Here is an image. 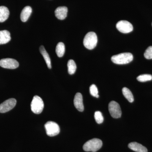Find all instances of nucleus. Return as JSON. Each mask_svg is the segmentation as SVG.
I'll return each mask as SVG.
<instances>
[{
  "mask_svg": "<svg viewBox=\"0 0 152 152\" xmlns=\"http://www.w3.org/2000/svg\"><path fill=\"white\" fill-rule=\"evenodd\" d=\"M133 56L131 53H125L115 55L112 57V61L117 64H125L132 61Z\"/></svg>",
  "mask_w": 152,
  "mask_h": 152,
  "instance_id": "f257e3e1",
  "label": "nucleus"
},
{
  "mask_svg": "<svg viewBox=\"0 0 152 152\" xmlns=\"http://www.w3.org/2000/svg\"><path fill=\"white\" fill-rule=\"evenodd\" d=\"M102 146V142L100 139L94 138L88 141L84 145L83 149L87 152H96Z\"/></svg>",
  "mask_w": 152,
  "mask_h": 152,
  "instance_id": "f03ea898",
  "label": "nucleus"
},
{
  "mask_svg": "<svg viewBox=\"0 0 152 152\" xmlns=\"http://www.w3.org/2000/svg\"><path fill=\"white\" fill-rule=\"evenodd\" d=\"M97 37L96 33L90 32L87 33L83 40V45L86 48L92 50L94 48L97 43Z\"/></svg>",
  "mask_w": 152,
  "mask_h": 152,
  "instance_id": "7ed1b4c3",
  "label": "nucleus"
},
{
  "mask_svg": "<svg viewBox=\"0 0 152 152\" xmlns=\"http://www.w3.org/2000/svg\"><path fill=\"white\" fill-rule=\"evenodd\" d=\"M31 110L34 113L40 114L42 112L44 107L43 101L39 96H34L31 103Z\"/></svg>",
  "mask_w": 152,
  "mask_h": 152,
  "instance_id": "20e7f679",
  "label": "nucleus"
},
{
  "mask_svg": "<svg viewBox=\"0 0 152 152\" xmlns=\"http://www.w3.org/2000/svg\"><path fill=\"white\" fill-rule=\"evenodd\" d=\"M47 134L50 137H54L59 134L60 129L58 125L53 121H48L45 125Z\"/></svg>",
  "mask_w": 152,
  "mask_h": 152,
  "instance_id": "39448f33",
  "label": "nucleus"
},
{
  "mask_svg": "<svg viewBox=\"0 0 152 152\" xmlns=\"http://www.w3.org/2000/svg\"><path fill=\"white\" fill-rule=\"evenodd\" d=\"M109 110L111 115L114 118H118L121 116V107L115 101H112L109 104Z\"/></svg>",
  "mask_w": 152,
  "mask_h": 152,
  "instance_id": "423d86ee",
  "label": "nucleus"
},
{
  "mask_svg": "<svg viewBox=\"0 0 152 152\" xmlns=\"http://www.w3.org/2000/svg\"><path fill=\"white\" fill-rule=\"evenodd\" d=\"M117 29L121 32L127 34L132 32L133 30L132 25L126 20L120 21L116 24Z\"/></svg>",
  "mask_w": 152,
  "mask_h": 152,
  "instance_id": "0eeeda50",
  "label": "nucleus"
},
{
  "mask_svg": "<svg viewBox=\"0 0 152 152\" xmlns=\"http://www.w3.org/2000/svg\"><path fill=\"white\" fill-rule=\"evenodd\" d=\"M17 101L14 98L7 100L0 104V113H5L12 110L16 104Z\"/></svg>",
  "mask_w": 152,
  "mask_h": 152,
  "instance_id": "6e6552de",
  "label": "nucleus"
},
{
  "mask_svg": "<svg viewBox=\"0 0 152 152\" xmlns=\"http://www.w3.org/2000/svg\"><path fill=\"white\" fill-rule=\"evenodd\" d=\"M19 66V63L14 59L7 58L0 60V66L5 69H15Z\"/></svg>",
  "mask_w": 152,
  "mask_h": 152,
  "instance_id": "1a4fd4ad",
  "label": "nucleus"
},
{
  "mask_svg": "<svg viewBox=\"0 0 152 152\" xmlns=\"http://www.w3.org/2000/svg\"><path fill=\"white\" fill-rule=\"evenodd\" d=\"M74 104L76 108L80 112L83 111L84 107L83 103V96L81 94L77 93L76 94L74 100Z\"/></svg>",
  "mask_w": 152,
  "mask_h": 152,
  "instance_id": "9d476101",
  "label": "nucleus"
},
{
  "mask_svg": "<svg viewBox=\"0 0 152 152\" xmlns=\"http://www.w3.org/2000/svg\"><path fill=\"white\" fill-rule=\"evenodd\" d=\"M68 8L66 7H60L55 10L56 17L60 20H64L67 15Z\"/></svg>",
  "mask_w": 152,
  "mask_h": 152,
  "instance_id": "9b49d317",
  "label": "nucleus"
},
{
  "mask_svg": "<svg viewBox=\"0 0 152 152\" xmlns=\"http://www.w3.org/2000/svg\"><path fill=\"white\" fill-rule=\"evenodd\" d=\"M128 147L130 149L136 152H148L145 147L137 142H132L129 144Z\"/></svg>",
  "mask_w": 152,
  "mask_h": 152,
  "instance_id": "f8f14e48",
  "label": "nucleus"
},
{
  "mask_svg": "<svg viewBox=\"0 0 152 152\" xmlns=\"http://www.w3.org/2000/svg\"><path fill=\"white\" fill-rule=\"evenodd\" d=\"M10 33L7 30L0 31V45L8 43L11 40Z\"/></svg>",
  "mask_w": 152,
  "mask_h": 152,
  "instance_id": "ddd939ff",
  "label": "nucleus"
},
{
  "mask_svg": "<svg viewBox=\"0 0 152 152\" xmlns=\"http://www.w3.org/2000/svg\"><path fill=\"white\" fill-rule=\"evenodd\" d=\"M32 10L29 6H27L23 9L20 15V19L22 21L26 22L28 20L31 14Z\"/></svg>",
  "mask_w": 152,
  "mask_h": 152,
  "instance_id": "4468645a",
  "label": "nucleus"
},
{
  "mask_svg": "<svg viewBox=\"0 0 152 152\" xmlns=\"http://www.w3.org/2000/svg\"><path fill=\"white\" fill-rule=\"evenodd\" d=\"M10 15V11L7 7L4 6L0 7V23L5 21L8 18Z\"/></svg>",
  "mask_w": 152,
  "mask_h": 152,
  "instance_id": "2eb2a0df",
  "label": "nucleus"
},
{
  "mask_svg": "<svg viewBox=\"0 0 152 152\" xmlns=\"http://www.w3.org/2000/svg\"><path fill=\"white\" fill-rule=\"evenodd\" d=\"M39 51L46 63L48 68L50 69H51V63L50 58L48 54L45 49V47L43 46H41L39 48Z\"/></svg>",
  "mask_w": 152,
  "mask_h": 152,
  "instance_id": "dca6fc26",
  "label": "nucleus"
},
{
  "mask_svg": "<svg viewBox=\"0 0 152 152\" xmlns=\"http://www.w3.org/2000/svg\"><path fill=\"white\" fill-rule=\"evenodd\" d=\"M56 51L58 57H60V58L63 57L64 55L65 52V47L64 44L61 42H59L57 44Z\"/></svg>",
  "mask_w": 152,
  "mask_h": 152,
  "instance_id": "f3484780",
  "label": "nucleus"
},
{
  "mask_svg": "<svg viewBox=\"0 0 152 152\" xmlns=\"http://www.w3.org/2000/svg\"><path fill=\"white\" fill-rule=\"evenodd\" d=\"M122 92L125 97L128 100L129 102L132 103L134 102V96H133L130 90L128 89V88L124 87L123 88Z\"/></svg>",
  "mask_w": 152,
  "mask_h": 152,
  "instance_id": "a211bd4d",
  "label": "nucleus"
},
{
  "mask_svg": "<svg viewBox=\"0 0 152 152\" xmlns=\"http://www.w3.org/2000/svg\"><path fill=\"white\" fill-rule=\"evenodd\" d=\"M68 72L70 75H73L75 73L77 69L75 62L73 60H69L67 64Z\"/></svg>",
  "mask_w": 152,
  "mask_h": 152,
  "instance_id": "6ab92c4d",
  "label": "nucleus"
},
{
  "mask_svg": "<svg viewBox=\"0 0 152 152\" xmlns=\"http://www.w3.org/2000/svg\"><path fill=\"white\" fill-rule=\"evenodd\" d=\"M137 80L139 82H140L148 81L152 80V76L151 75H148V74L140 75L137 77Z\"/></svg>",
  "mask_w": 152,
  "mask_h": 152,
  "instance_id": "aec40b11",
  "label": "nucleus"
},
{
  "mask_svg": "<svg viewBox=\"0 0 152 152\" xmlns=\"http://www.w3.org/2000/svg\"><path fill=\"white\" fill-rule=\"evenodd\" d=\"M95 119L98 124H101L104 121V117L100 111H96L94 113Z\"/></svg>",
  "mask_w": 152,
  "mask_h": 152,
  "instance_id": "412c9836",
  "label": "nucleus"
},
{
  "mask_svg": "<svg viewBox=\"0 0 152 152\" xmlns=\"http://www.w3.org/2000/svg\"><path fill=\"white\" fill-rule=\"evenodd\" d=\"M90 92L91 94L93 96L96 98H99V96L98 95V90L97 88L95 85H92L90 87Z\"/></svg>",
  "mask_w": 152,
  "mask_h": 152,
  "instance_id": "4be33fe9",
  "label": "nucleus"
},
{
  "mask_svg": "<svg viewBox=\"0 0 152 152\" xmlns=\"http://www.w3.org/2000/svg\"><path fill=\"white\" fill-rule=\"evenodd\" d=\"M144 56L147 59H152V46L149 47L146 50Z\"/></svg>",
  "mask_w": 152,
  "mask_h": 152,
  "instance_id": "5701e85b",
  "label": "nucleus"
},
{
  "mask_svg": "<svg viewBox=\"0 0 152 152\" xmlns=\"http://www.w3.org/2000/svg\"></svg>",
  "mask_w": 152,
  "mask_h": 152,
  "instance_id": "b1692460",
  "label": "nucleus"
}]
</instances>
